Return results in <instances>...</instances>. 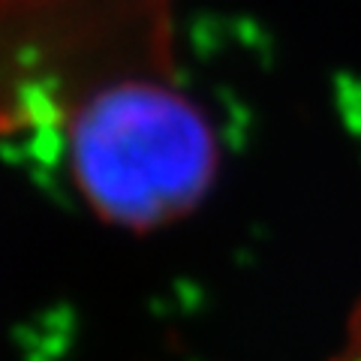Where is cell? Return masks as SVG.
Masks as SVG:
<instances>
[{
    "label": "cell",
    "mask_w": 361,
    "mask_h": 361,
    "mask_svg": "<svg viewBox=\"0 0 361 361\" xmlns=\"http://www.w3.org/2000/svg\"><path fill=\"white\" fill-rule=\"evenodd\" d=\"M61 135L73 187L97 217L123 229L187 217L217 175L211 123L166 70L97 90Z\"/></svg>",
    "instance_id": "6da1fadb"
}]
</instances>
